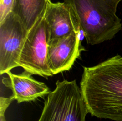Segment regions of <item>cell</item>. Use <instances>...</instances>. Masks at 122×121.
Segmentation results:
<instances>
[{
  "instance_id": "1",
  "label": "cell",
  "mask_w": 122,
  "mask_h": 121,
  "mask_svg": "<svg viewBox=\"0 0 122 121\" xmlns=\"http://www.w3.org/2000/svg\"><path fill=\"white\" fill-rule=\"evenodd\" d=\"M80 88L89 113L122 121V56L112 57L95 66H83Z\"/></svg>"
},
{
  "instance_id": "2",
  "label": "cell",
  "mask_w": 122,
  "mask_h": 121,
  "mask_svg": "<svg viewBox=\"0 0 122 121\" xmlns=\"http://www.w3.org/2000/svg\"><path fill=\"white\" fill-rule=\"evenodd\" d=\"M122 0H64L73 11L80 29L89 45L110 40L122 30L116 15Z\"/></svg>"
},
{
  "instance_id": "3",
  "label": "cell",
  "mask_w": 122,
  "mask_h": 121,
  "mask_svg": "<svg viewBox=\"0 0 122 121\" xmlns=\"http://www.w3.org/2000/svg\"><path fill=\"white\" fill-rule=\"evenodd\" d=\"M89 113L81 88L76 80L56 82L47 96L38 121H86Z\"/></svg>"
},
{
  "instance_id": "4",
  "label": "cell",
  "mask_w": 122,
  "mask_h": 121,
  "mask_svg": "<svg viewBox=\"0 0 122 121\" xmlns=\"http://www.w3.org/2000/svg\"><path fill=\"white\" fill-rule=\"evenodd\" d=\"M50 34L47 23L44 16L27 33L18 61V66L32 75L51 77L48 64Z\"/></svg>"
},
{
  "instance_id": "5",
  "label": "cell",
  "mask_w": 122,
  "mask_h": 121,
  "mask_svg": "<svg viewBox=\"0 0 122 121\" xmlns=\"http://www.w3.org/2000/svg\"><path fill=\"white\" fill-rule=\"evenodd\" d=\"M27 32L12 13L0 23V74L18 67V61Z\"/></svg>"
},
{
  "instance_id": "6",
  "label": "cell",
  "mask_w": 122,
  "mask_h": 121,
  "mask_svg": "<svg viewBox=\"0 0 122 121\" xmlns=\"http://www.w3.org/2000/svg\"><path fill=\"white\" fill-rule=\"evenodd\" d=\"M81 31L49 42L48 64L52 75L69 71L85 49L81 40Z\"/></svg>"
},
{
  "instance_id": "7",
  "label": "cell",
  "mask_w": 122,
  "mask_h": 121,
  "mask_svg": "<svg viewBox=\"0 0 122 121\" xmlns=\"http://www.w3.org/2000/svg\"><path fill=\"white\" fill-rule=\"evenodd\" d=\"M44 17L47 23L50 41L81 31L71 8L64 2H49Z\"/></svg>"
},
{
  "instance_id": "8",
  "label": "cell",
  "mask_w": 122,
  "mask_h": 121,
  "mask_svg": "<svg viewBox=\"0 0 122 121\" xmlns=\"http://www.w3.org/2000/svg\"><path fill=\"white\" fill-rule=\"evenodd\" d=\"M7 74L8 77L2 81L6 87L11 89L12 96L19 103L33 101L38 97L48 96L51 92L45 83L35 79L32 74L26 71L20 74L10 71Z\"/></svg>"
},
{
  "instance_id": "9",
  "label": "cell",
  "mask_w": 122,
  "mask_h": 121,
  "mask_svg": "<svg viewBox=\"0 0 122 121\" xmlns=\"http://www.w3.org/2000/svg\"><path fill=\"white\" fill-rule=\"evenodd\" d=\"M51 0H15L13 13L27 33L45 14Z\"/></svg>"
},
{
  "instance_id": "10",
  "label": "cell",
  "mask_w": 122,
  "mask_h": 121,
  "mask_svg": "<svg viewBox=\"0 0 122 121\" xmlns=\"http://www.w3.org/2000/svg\"><path fill=\"white\" fill-rule=\"evenodd\" d=\"M15 0H0V23L13 13Z\"/></svg>"
},
{
  "instance_id": "11",
  "label": "cell",
  "mask_w": 122,
  "mask_h": 121,
  "mask_svg": "<svg viewBox=\"0 0 122 121\" xmlns=\"http://www.w3.org/2000/svg\"><path fill=\"white\" fill-rule=\"evenodd\" d=\"M5 111H4V110L0 111V121H7L5 116Z\"/></svg>"
}]
</instances>
